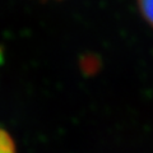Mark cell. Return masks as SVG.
<instances>
[{
	"label": "cell",
	"mask_w": 153,
	"mask_h": 153,
	"mask_svg": "<svg viewBox=\"0 0 153 153\" xmlns=\"http://www.w3.org/2000/svg\"><path fill=\"white\" fill-rule=\"evenodd\" d=\"M100 59H97L94 55H84L80 60V68H82V71L88 75L94 74L96 71L100 70Z\"/></svg>",
	"instance_id": "obj_1"
},
{
	"label": "cell",
	"mask_w": 153,
	"mask_h": 153,
	"mask_svg": "<svg viewBox=\"0 0 153 153\" xmlns=\"http://www.w3.org/2000/svg\"><path fill=\"white\" fill-rule=\"evenodd\" d=\"M0 153H17V147L12 135L0 128Z\"/></svg>",
	"instance_id": "obj_2"
},
{
	"label": "cell",
	"mask_w": 153,
	"mask_h": 153,
	"mask_svg": "<svg viewBox=\"0 0 153 153\" xmlns=\"http://www.w3.org/2000/svg\"><path fill=\"white\" fill-rule=\"evenodd\" d=\"M138 7L144 21L153 27V0H138Z\"/></svg>",
	"instance_id": "obj_3"
}]
</instances>
